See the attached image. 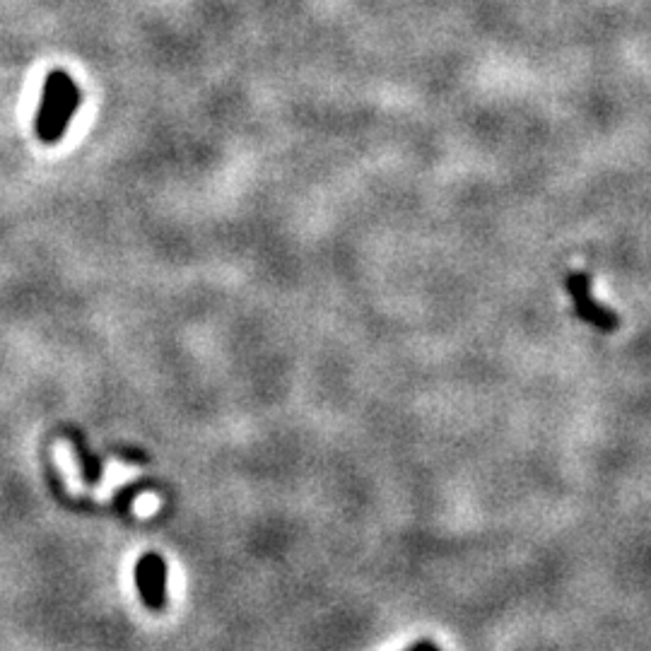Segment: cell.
<instances>
[{"label":"cell","mask_w":651,"mask_h":651,"mask_svg":"<svg viewBox=\"0 0 651 651\" xmlns=\"http://www.w3.org/2000/svg\"><path fill=\"white\" fill-rule=\"evenodd\" d=\"M80 107V90L75 80L63 70H51L44 82V95H41V107L34 121L37 136L41 143L54 145L63 138L70 119L78 114Z\"/></svg>","instance_id":"obj_1"},{"label":"cell","mask_w":651,"mask_h":651,"mask_svg":"<svg viewBox=\"0 0 651 651\" xmlns=\"http://www.w3.org/2000/svg\"><path fill=\"white\" fill-rule=\"evenodd\" d=\"M567 285V292H570L572 297V304H574V312L586 324H591L598 331L603 333H613L618 331L620 326V319L618 314L611 312V309H606L603 304H598L594 295H591V280L586 273H570L565 280Z\"/></svg>","instance_id":"obj_2"},{"label":"cell","mask_w":651,"mask_h":651,"mask_svg":"<svg viewBox=\"0 0 651 651\" xmlns=\"http://www.w3.org/2000/svg\"><path fill=\"white\" fill-rule=\"evenodd\" d=\"M136 586L145 608L160 613L167 606V562L162 555L148 553L136 565Z\"/></svg>","instance_id":"obj_3"},{"label":"cell","mask_w":651,"mask_h":651,"mask_svg":"<svg viewBox=\"0 0 651 651\" xmlns=\"http://www.w3.org/2000/svg\"><path fill=\"white\" fill-rule=\"evenodd\" d=\"M68 437H70V442H73L75 454H78V461L82 468V480H85L87 485H97L99 480H102V461L92 454L90 447L85 444V439L80 437V432H70Z\"/></svg>","instance_id":"obj_4"},{"label":"cell","mask_w":651,"mask_h":651,"mask_svg":"<svg viewBox=\"0 0 651 651\" xmlns=\"http://www.w3.org/2000/svg\"><path fill=\"white\" fill-rule=\"evenodd\" d=\"M138 490L140 488H126V490H121L119 497H116V509H119L121 514L128 512V507H131V502L138 497Z\"/></svg>","instance_id":"obj_5"},{"label":"cell","mask_w":651,"mask_h":651,"mask_svg":"<svg viewBox=\"0 0 651 651\" xmlns=\"http://www.w3.org/2000/svg\"><path fill=\"white\" fill-rule=\"evenodd\" d=\"M410 651H439V649H437V644H432V642H418L410 647Z\"/></svg>","instance_id":"obj_6"}]
</instances>
